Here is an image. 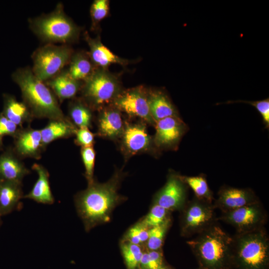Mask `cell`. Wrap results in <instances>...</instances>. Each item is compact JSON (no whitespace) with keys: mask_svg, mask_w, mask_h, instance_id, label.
Here are the masks:
<instances>
[{"mask_svg":"<svg viewBox=\"0 0 269 269\" xmlns=\"http://www.w3.org/2000/svg\"><path fill=\"white\" fill-rule=\"evenodd\" d=\"M75 142L82 147L93 146L94 135L88 128H80L77 129L75 134Z\"/></svg>","mask_w":269,"mask_h":269,"instance_id":"36","label":"cell"},{"mask_svg":"<svg viewBox=\"0 0 269 269\" xmlns=\"http://www.w3.org/2000/svg\"><path fill=\"white\" fill-rule=\"evenodd\" d=\"M171 223V219L169 218L163 223L149 229L148 238L146 242L149 251L160 250Z\"/></svg>","mask_w":269,"mask_h":269,"instance_id":"29","label":"cell"},{"mask_svg":"<svg viewBox=\"0 0 269 269\" xmlns=\"http://www.w3.org/2000/svg\"><path fill=\"white\" fill-rule=\"evenodd\" d=\"M77 129L66 118L52 120L40 130L43 146L59 138L69 137L75 134Z\"/></svg>","mask_w":269,"mask_h":269,"instance_id":"22","label":"cell"},{"mask_svg":"<svg viewBox=\"0 0 269 269\" xmlns=\"http://www.w3.org/2000/svg\"><path fill=\"white\" fill-rule=\"evenodd\" d=\"M113 102L119 111L140 118L149 124H155L149 111L147 95L142 89L137 88L119 93Z\"/></svg>","mask_w":269,"mask_h":269,"instance_id":"10","label":"cell"},{"mask_svg":"<svg viewBox=\"0 0 269 269\" xmlns=\"http://www.w3.org/2000/svg\"><path fill=\"white\" fill-rule=\"evenodd\" d=\"M121 136L123 148L130 156L148 150L152 146V138L142 124H125Z\"/></svg>","mask_w":269,"mask_h":269,"instance_id":"14","label":"cell"},{"mask_svg":"<svg viewBox=\"0 0 269 269\" xmlns=\"http://www.w3.org/2000/svg\"><path fill=\"white\" fill-rule=\"evenodd\" d=\"M232 226L236 233L251 232L264 228L268 215L260 202L222 212L219 218Z\"/></svg>","mask_w":269,"mask_h":269,"instance_id":"9","label":"cell"},{"mask_svg":"<svg viewBox=\"0 0 269 269\" xmlns=\"http://www.w3.org/2000/svg\"><path fill=\"white\" fill-rule=\"evenodd\" d=\"M72 50L66 45L48 43L33 54V74L42 81L49 80L60 73L70 61Z\"/></svg>","mask_w":269,"mask_h":269,"instance_id":"6","label":"cell"},{"mask_svg":"<svg viewBox=\"0 0 269 269\" xmlns=\"http://www.w3.org/2000/svg\"><path fill=\"white\" fill-rule=\"evenodd\" d=\"M85 38L90 48V54L92 61L102 69L105 68L112 64L126 65V60L121 58L105 46L99 38H92L88 33Z\"/></svg>","mask_w":269,"mask_h":269,"instance_id":"18","label":"cell"},{"mask_svg":"<svg viewBox=\"0 0 269 269\" xmlns=\"http://www.w3.org/2000/svg\"><path fill=\"white\" fill-rule=\"evenodd\" d=\"M47 84L61 101L75 96L80 88L79 81L72 78L67 71H61L48 80Z\"/></svg>","mask_w":269,"mask_h":269,"instance_id":"23","label":"cell"},{"mask_svg":"<svg viewBox=\"0 0 269 269\" xmlns=\"http://www.w3.org/2000/svg\"><path fill=\"white\" fill-rule=\"evenodd\" d=\"M120 178L119 173L104 183L94 181L75 196L76 209L87 231L110 220L111 212L121 199L117 191Z\"/></svg>","mask_w":269,"mask_h":269,"instance_id":"1","label":"cell"},{"mask_svg":"<svg viewBox=\"0 0 269 269\" xmlns=\"http://www.w3.org/2000/svg\"><path fill=\"white\" fill-rule=\"evenodd\" d=\"M180 177L188 187L191 188L196 198L213 203V194L203 174L195 176L180 175Z\"/></svg>","mask_w":269,"mask_h":269,"instance_id":"26","label":"cell"},{"mask_svg":"<svg viewBox=\"0 0 269 269\" xmlns=\"http://www.w3.org/2000/svg\"><path fill=\"white\" fill-rule=\"evenodd\" d=\"M69 115L73 123L79 128L90 127L92 113L82 103L76 102L72 104L69 109Z\"/></svg>","mask_w":269,"mask_h":269,"instance_id":"27","label":"cell"},{"mask_svg":"<svg viewBox=\"0 0 269 269\" xmlns=\"http://www.w3.org/2000/svg\"><path fill=\"white\" fill-rule=\"evenodd\" d=\"M213 205L222 212L232 211L260 201L250 188H238L223 186L219 190Z\"/></svg>","mask_w":269,"mask_h":269,"instance_id":"13","label":"cell"},{"mask_svg":"<svg viewBox=\"0 0 269 269\" xmlns=\"http://www.w3.org/2000/svg\"><path fill=\"white\" fill-rule=\"evenodd\" d=\"M0 216H1V215H0V227L1 225V224H2V222H1V220Z\"/></svg>","mask_w":269,"mask_h":269,"instance_id":"40","label":"cell"},{"mask_svg":"<svg viewBox=\"0 0 269 269\" xmlns=\"http://www.w3.org/2000/svg\"><path fill=\"white\" fill-rule=\"evenodd\" d=\"M169 212L168 210L163 207L154 204L141 222L149 229L158 226L170 218Z\"/></svg>","mask_w":269,"mask_h":269,"instance_id":"30","label":"cell"},{"mask_svg":"<svg viewBox=\"0 0 269 269\" xmlns=\"http://www.w3.org/2000/svg\"><path fill=\"white\" fill-rule=\"evenodd\" d=\"M109 10V2L107 0H96L93 2L90 13L94 22H98L105 18Z\"/></svg>","mask_w":269,"mask_h":269,"instance_id":"35","label":"cell"},{"mask_svg":"<svg viewBox=\"0 0 269 269\" xmlns=\"http://www.w3.org/2000/svg\"><path fill=\"white\" fill-rule=\"evenodd\" d=\"M30 26L39 37L50 43L73 41L79 33V28L64 13L61 4L51 13L34 18Z\"/></svg>","mask_w":269,"mask_h":269,"instance_id":"5","label":"cell"},{"mask_svg":"<svg viewBox=\"0 0 269 269\" xmlns=\"http://www.w3.org/2000/svg\"><path fill=\"white\" fill-rule=\"evenodd\" d=\"M81 154L85 169L86 177L88 184L92 183L94 181L95 151L93 146L82 147Z\"/></svg>","mask_w":269,"mask_h":269,"instance_id":"33","label":"cell"},{"mask_svg":"<svg viewBox=\"0 0 269 269\" xmlns=\"http://www.w3.org/2000/svg\"><path fill=\"white\" fill-rule=\"evenodd\" d=\"M68 70L70 76L79 81L85 80L93 72L92 63L87 57L81 53H77L71 56Z\"/></svg>","mask_w":269,"mask_h":269,"instance_id":"25","label":"cell"},{"mask_svg":"<svg viewBox=\"0 0 269 269\" xmlns=\"http://www.w3.org/2000/svg\"><path fill=\"white\" fill-rule=\"evenodd\" d=\"M121 251L128 269H137L143 255L140 246L124 241Z\"/></svg>","mask_w":269,"mask_h":269,"instance_id":"28","label":"cell"},{"mask_svg":"<svg viewBox=\"0 0 269 269\" xmlns=\"http://www.w3.org/2000/svg\"><path fill=\"white\" fill-rule=\"evenodd\" d=\"M124 127L118 109L115 108L106 109L101 111L98 120L100 135L110 139H116L122 136Z\"/></svg>","mask_w":269,"mask_h":269,"instance_id":"17","label":"cell"},{"mask_svg":"<svg viewBox=\"0 0 269 269\" xmlns=\"http://www.w3.org/2000/svg\"><path fill=\"white\" fill-rule=\"evenodd\" d=\"M148 104L151 116L156 121L170 117H179L174 106L163 92L156 91L147 94Z\"/></svg>","mask_w":269,"mask_h":269,"instance_id":"21","label":"cell"},{"mask_svg":"<svg viewBox=\"0 0 269 269\" xmlns=\"http://www.w3.org/2000/svg\"><path fill=\"white\" fill-rule=\"evenodd\" d=\"M233 239V269H269V239L264 228L236 233Z\"/></svg>","mask_w":269,"mask_h":269,"instance_id":"4","label":"cell"},{"mask_svg":"<svg viewBox=\"0 0 269 269\" xmlns=\"http://www.w3.org/2000/svg\"><path fill=\"white\" fill-rule=\"evenodd\" d=\"M160 269H171L169 267L165 266H163L162 267H161Z\"/></svg>","mask_w":269,"mask_h":269,"instance_id":"38","label":"cell"},{"mask_svg":"<svg viewBox=\"0 0 269 269\" xmlns=\"http://www.w3.org/2000/svg\"><path fill=\"white\" fill-rule=\"evenodd\" d=\"M85 81L83 95L94 107L113 101L120 93V86L116 78L103 69L93 71Z\"/></svg>","mask_w":269,"mask_h":269,"instance_id":"8","label":"cell"},{"mask_svg":"<svg viewBox=\"0 0 269 269\" xmlns=\"http://www.w3.org/2000/svg\"><path fill=\"white\" fill-rule=\"evenodd\" d=\"M2 114L17 126L31 120L32 115L24 103L17 101L13 97L5 95Z\"/></svg>","mask_w":269,"mask_h":269,"instance_id":"24","label":"cell"},{"mask_svg":"<svg viewBox=\"0 0 269 269\" xmlns=\"http://www.w3.org/2000/svg\"><path fill=\"white\" fill-rule=\"evenodd\" d=\"M12 78L20 88L24 103L32 116L50 120L65 119L55 97L32 70L18 69L12 74Z\"/></svg>","mask_w":269,"mask_h":269,"instance_id":"3","label":"cell"},{"mask_svg":"<svg viewBox=\"0 0 269 269\" xmlns=\"http://www.w3.org/2000/svg\"><path fill=\"white\" fill-rule=\"evenodd\" d=\"M232 103H244L249 104L254 107L260 114L265 128L269 129V98L256 101H236L227 102Z\"/></svg>","mask_w":269,"mask_h":269,"instance_id":"34","label":"cell"},{"mask_svg":"<svg viewBox=\"0 0 269 269\" xmlns=\"http://www.w3.org/2000/svg\"><path fill=\"white\" fill-rule=\"evenodd\" d=\"M164 266L162 253L160 250L143 253L140 261V269H160Z\"/></svg>","mask_w":269,"mask_h":269,"instance_id":"32","label":"cell"},{"mask_svg":"<svg viewBox=\"0 0 269 269\" xmlns=\"http://www.w3.org/2000/svg\"><path fill=\"white\" fill-rule=\"evenodd\" d=\"M29 173L24 165L10 152L0 155V179L21 183Z\"/></svg>","mask_w":269,"mask_h":269,"instance_id":"20","label":"cell"},{"mask_svg":"<svg viewBox=\"0 0 269 269\" xmlns=\"http://www.w3.org/2000/svg\"><path fill=\"white\" fill-rule=\"evenodd\" d=\"M17 126L0 114V135H8L15 136L17 133Z\"/></svg>","mask_w":269,"mask_h":269,"instance_id":"37","label":"cell"},{"mask_svg":"<svg viewBox=\"0 0 269 269\" xmlns=\"http://www.w3.org/2000/svg\"><path fill=\"white\" fill-rule=\"evenodd\" d=\"M213 203L195 197L187 201L181 211L180 232L182 236L198 234L216 223Z\"/></svg>","mask_w":269,"mask_h":269,"instance_id":"7","label":"cell"},{"mask_svg":"<svg viewBox=\"0 0 269 269\" xmlns=\"http://www.w3.org/2000/svg\"><path fill=\"white\" fill-rule=\"evenodd\" d=\"M148 232L149 228L141 222H139L128 231L125 236L124 241L139 246L147 241L148 238Z\"/></svg>","mask_w":269,"mask_h":269,"instance_id":"31","label":"cell"},{"mask_svg":"<svg viewBox=\"0 0 269 269\" xmlns=\"http://www.w3.org/2000/svg\"><path fill=\"white\" fill-rule=\"evenodd\" d=\"M15 147L21 156L38 158L43 147L40 130L29 129L18 132L15 136Z\"/></svg>","mask_w":269,"mask_h":269,"instance_id":"15","label":"cell"},{"mask_svg":"<svg viewBox=\"0 0 269 269\" xmlns=\"http://www.w3.org/2000/svg\"><path fill=\"white\" fill-rule=\"evenodd\" d=\"M233 236L216 223L187 242L196 258L197 269H233Z\"/></svg>","mask_w":269,"mask_h":269,"instance_id":"2","label":"cell"},{"mask_svg":"<svg viewBox=\"0 0 269 269\" xmlns=\"http://www.w3.org/2000/svg\"><path fill=\"white\" fill-rule=\"evenodd\" d=\"M23 194L21 184L0 179V214L7 215L18 208Z\"/></svg>","mask_w":269,"mask_h":269,"instance_id":"19","label":"cell"},{"mask_svg":"<svg viewBox=\"0 0 269 269\" xmlns=\"http://www.w3.org/2000/svg\"><path fill=\"white\" fill-rule=\"evenodd\" d=\"M187 187L179 174L171 173L165 184L156 194L154 204L169 211L181 210L187 202Z\"/></svg>","mask_w":269,"mask_h":269,"instance_id":"11","label":"cell"},{"mask_svg":"<svg viewBox=\"0 0 269 269\" xmlns=\"http://www.w3.org/2000/svg\"><path fill=\"white\" fill-rule=\"evenodd\" d=\"M153 142L160 148L175 149L187 131V126L179 117H167L155 122Z\"/></svg>","mask_w":269,"mask_h":269,"instance_id":"12","label":"cell"},{"mask_svg":"<svg viewBox=\"0 0 269 269\" xmlns=\"http://www.w3.org/2000/svg\"><path fill=\"white\" fill-rule=\"evenodd\" d=\"M2 146V136L0 135V148Z\"/></svg>","mask_w":269,"mask_h":269,"instance_id":"39","label":"cell"},{"mask_svg":"<svg viewBox=\"0 0 269 269\" xmlns=\"http://www.w3.org/2000/svg\"><path fill=\"white\" fill-rule=\"evenodd\" d=\"M32 168L38 174V178L31 191L23 198L33 200L37 203L51 204L54 198L51 192L49 177V174L42 165L35 163Z\"/></svg>","mask_w":269,"mask_h":269,"instance_id":"16","label":"cell"}]
</instances>
